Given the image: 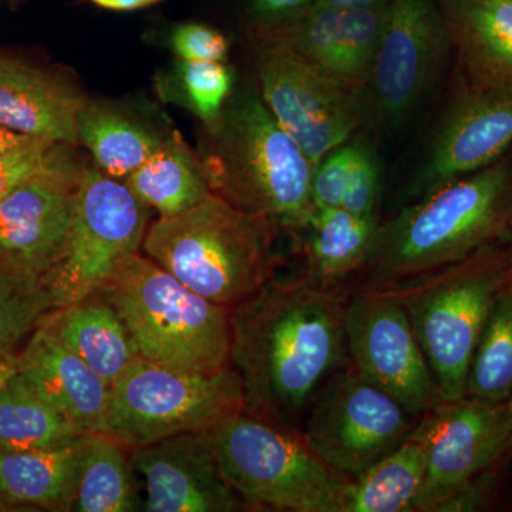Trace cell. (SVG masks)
I'll use <instances>...</instances> for the list:
<instances>
[{
	"label": "cell",
	"instance_id": "cell-1",
	"mask_svg": "<svg viewBox=\"0 0 512 512\" xmlns=\"http://www.w3.org/2000/svg\"><path fill=\"white\" fill-rule=\"evenodd\" d=\"M346 303L311 278L268 281L231 312L232 365L249 412L295 424L342 365Z\"/></svg>",
	"mask_w": 512,
	"mask_h": 512
},
{
	"label": "cell",
	"instance_id": "cell-2",
	"mask_svg": "<svg viewBox=\"0 0 512 512\" xmlns=\"http://www.w3.org/2000/svg\"><path fill=\"white\" fill-rule=\"evenodd\" d=\"M512 220V170L494 163L437 188L386 225L372 254V288L463 261L503 237Z\"/></svg>",
	"mask_w": 512,
	"mask_h": 512
},
{
	"label": "cell",
	"instance_id": "cell-3",
	"mask_svg": "<svg viewBox=\"0 0 512 512\" xmlns=\"http://www.w3.org/2000/svg\"><path fill=\"white\" fill-rule=\"evenodd\" d=\"M204 170L212 191L275 227L308 228L315 165L254 89L228 101Z\"/></svg>",
	"mask_w": 512,
	"mask_h": 512
},
{
	"label": "cell",
	"instance_id": "cell-4",
	"mask_svg": "<svg viewBox=\"0 0 512 512\" xmlns=\"http://www.w3.org/2000/svg\"><path fill=\"white\" fill-rule=\"evenodd\" d=\"M275 228L214 192L183 214L158 218L143 245L191 291L234 308L271 281Z\"/></svg>",
	"mask_w": 512,
	"mask_h": 512
},
{
	"label": "cell",
	"instance_id": "cell-5",
	"mask_svg": "<svg viewBox=\"0 0 512 512\" xmlns=\"http://www.w3.org/2000/svg\"><path fill=\"white\" fill-rule=\"evenodd\" d=\"M130 332L138 356L194 373L231 367V313L198 295L151 258L131 254L96 293Z\"/></svg>",
	"mask_w": 512,
	"mask_h": 512
},
{
	"label": "cell",
	"instance_id": "cell-6",
	"mask_svg": "<svg viewBox=\"0 0 512 512\" xmlns=\"http://www.w3.org/2000/svg\"><path fill=\"white\" fill-rule=\"evenodd\" d=\"M511 275V254L490 245L431 274L377 286L406 309L444 402L466 396L485 320Z\"/></svg>",
	"mask_w": 512,
	"mask_h": 512
},
{
	"label": "cell",
	"instance_id": "cell-7",
	"mask_svg": "<svg viewBox=\"0 0 512 512\" xmlns=\"http://www.w3.org/2000/svg\"><path fill=\"white\" fill-rule=\"evenodd\" d=\"M244 410L200 431L238 497L271 510L336 512L345 477L330 470L303 437Z\"/></svg>",
	"mask_w": 512,
	"mask_h": 512
},
{
	"label": "cell",
	"instance_id": "cell-8",
	"mask_svg": "<svg viewBox=\"0 0 512 512\" xmlns=\"http://www.w3.org/2000/svg\"><path fill=\"white\" fill-rule=\"evenodd\" d=\"M245 409L237 370L194 373L138 356L110 387L100 431L130 450L185 433Z\"/></svg>",
	"mask_w": 512,
	"mask_h": 512
},
{
	"label": "cell",
	"instance_id": "cell-9",
	"mask_svg": "<svg viewBox=\"0 0 512 512\" xmlns=\"http://www.w3.org/2000/svg\"><path fill=\"white\" fill-rule=\"evenodd\" d=\"M148 210L124 181L87 165L72 224L42 278L52 311L96 295L117 266L138 252L146 237Z\"/></svg>",
	"mask_w": 512,
	"mask_h": 512
},
{
	"label": "cell",
	"instance_id": "cell-10",
	"mask_svg": "<svg viewBox=\"0 0 512 512\" xmlns=\"http://www.w3.org/2000/svg\"><path fill=\"white\" fill-rule=\"evenodd\" d=\"M261 97L313 165L349 140L365 119L363 89L266 40L258 57Z\"/></svg>",
	"mask_w": 512,
	"mask_h": 512
},
{
	"label": "cell",
	"instance_id": "cell-11",
	"mask_svg": "<svg viewBox=\"0 0 512 512\" xmlns=\"http://www.w3.org/2000/svg\"><path fill=\"white\" fill-rule=\"evenodd\" d=\"M412 417L359 372L346 370L333 373L318 393L303 440L330 470L355 478L409 436Z\"/></svg>",
	"mask_w": 512,
	"mask_h": 512
},
{
	"label": "cell",
	"instance_id": "cell-12",
	"mask_svg": "<svg viewBox=\"0 0 512 512\" xmlns=\"http://www.w3.org/2000/svg\"><path fill=\"white\" fill-rule=\"evenodd\" d=\"M345 332L356 372L413 417L441 402L409 315L392 293L383 288L357 293L345 306Z\"/></svg>",
	"mask_w": 512,
	"mask_h": 512
},
{
	"label": "cell",
	"instance_id": "cell-13",
	"mask_svg": "<svg viewBox=\"0 0 512 512\" xmlns=\"http://www.w3.org/2000/svg\"><path fill=\"white\" fill-rule=\"evenodd\" d=\"M409 434L426 451V478L417 501V511L423 512H437L512 448L507 404H488L468 396L441 400Z\"/></svg>",
	"mask_w": 512,
	"mask_h": 512
},
{
	"label": "cell",
	"instance_id": "cell-14",
	"mask_svg": "<svg viewBox=\"0 0 512 512\" xmlns=\"http://www.w3.org/2000/svg\"><path fill=\"white\" fill-rule=\"evenodd\" d=\"M87 165L74 146L0 200V264L42 281L72 224Z\"/></svg>",
	"mask_w": 512,
	"mask_h": 512
},
{
	"label": "cell",
	"instance_id": "cell-15",
	"mask_svg": "<svg viewBox=\"0 0 512 512\" xmlns=\"http://www.w3.org/2000/svg\"><path fill=\"white\" fill-rule=\"evenodd\" d=\"M446 39L433 0H389L367 83L384 119L397 124L416 109Z\"/></svg>",
	"mask_w": 512,
	"mask_h": 512
},
{
	"label": "cell",
	"instance_id": "cell-16",
	"mask_svg": "<svg viewBox=\"0 0 512 512\" xmlns=\"http://www.w3.org/2000/svg\"><path fill=\"white\" fill-rule=\"evenodd\" d=\"M144 478L148 512H231L237 493L200 433H185L134 448Z\"/></svg>",
	"mask_w": 512,
	"mask_h": 512
},
{
	"label": "cell",
	"instance_id": "cell-17",
	"mask_svg": "<svg viewBox=\"0 0 512 512\" xmlns=\"http://www.w3.org/2000/svg\"><path fill=\"white\" fill-rule=\"evenodd\" d=\"M387 5L377 8H309L265 40L288 47L322 72L365 89L369 83Z\"/></svg>",
	"mask_w": 512,
	"mask_h": 512
},
{
	"label": "cell",
	"instance_id": "cell-18",
	"mask_svg": "<svg viewBox=\"0 0 512 512\" xmlns=\"http://www.w3.org/2000/svg\"><path fill=\"white\" fill-rule=\"evenodd\" d=\"M512 144V97L468 86L443 120L421 174L424 195L494 164Z\"/></svg>",
	"mask_w": 512,
	"mask_h": 512
},
{
	"label": "cell",
	"instance_id": "cell-19",
	"mask_svg": "<svg viewBox=\"0 0 512 512\" xmlns=\"http://www.w3.org/2000/svg\"><path fill=\"white\" fill-rule=\"evenodd\" d=\"M86 103L80 90L63 77L0 56V126L76 147L79 114Z\"/></svg>",
	"mask_w": 512,
	"mask_h": 512
},
{
	"label": "cell",
	"instance_id": "cell-20",
	"mask_svg": "<svg viewBox=\"0 0 512 512\" xmlns=\"http://www.w3.org/2000/svg\"><path fill=\"white\" fill-rule=\"evenodd\" d=\"M20 375L47 403L86 431H100L110 387L40 323L18 355Z\"/></svg>",
	"mask_w": 512,
	"mask_h": 512
},
{
	"label": "cell",
	"instance_id": "cell-21",
	"mask_svg": "<svg viewBox=\"0 0 512 512\" xmlns=\"http://www.w3.org/2000/svg\"><path fill=\"white\" fill-rule=\"evenodd\" d=\"M468 86L512 97V0H441Z\"/></svg>",
	"mask_w": 512,
	"mask_h": 512
},
{
	"label": "cell",
	"instance_id": "cell-22",
	"mask_svg": "<svg viewBox=\"0 0 512 512\" xmlns=\"http://www.w3.org/2000/svg\"><path fill=\"white\" fill-rule=\"evenodd\" d=\"M84 436L47 450L0 451V511H72Z\"/></svg>",
	"mask_w": 512,
	"mask_h": 512
},
{
	"label": "cell",
	"instance_id": "cell-23",
	"mask_svg": "<svg viewBox=\"0 0 512 512\" xmlns=\"http://www.w3.org/2000/svg\"><path fill=\"white\" fill-rule=\"evenodd\" d=\"M43 322L109 387L138 357L123 319L100 296L53 309Z\"/></svg>",
	"mask_w": 512,
	"mask_h": 512
},
{
	"label": "cell",
	"instance_id": "cell-24",
	"mask_svg": "<svg viewBox=\"0 0 512 512\" xmlns=\"http://www.w3.org/2000/svg\"><path fill=\"white\" fill-rule=\"evenodd\" d=\"M424 478L426 451L409 434L360 476L345 478L336 512L417 511Z\"/></svg>",
	"mask_w": 512,
	"mask_h": 512
},
{
	"label": "cell",
	"instance_id": "cell-25",
	"mask_svg": "<svg viewBox=\"0 0 512 512\" xmlns=\"http://www.w3.org/2000/svg\"><path fill=\"white\" fill-rule=\"evenodd\" d=\"M124 184L160 218L183 214L214 194L204 164L178 134L165 138Z\"/></svg>",
	"mask_w": 512,
	"mask_h": 512
},
{
	"label": "cell",
	"instance_id": "cell-26",
	"mask_svg": "<svg viewBox=\"0 0 512 512\" xmlns=\"http://www.w3.org/2000/svg\"><path fill=\"white\" fill-rule=\"evenodd\" d=\"M309 278L333 288L365 265L379 224L376 217H360L345 208L316 210L308 225Z\"/></svg>",
	"mask_w": 512,
	"mask_h": 512
},
{
	"label": "cell",
	"instance_id": "cell-27",
	"mask_svg": "<svg viewBox=\"0 0 512 512\" xmlns=\"http://www.w3.org/2000/svg\"><path fill=\"white\" fill-rule=\"evenodd\" d=\"M79 143L89 148L101 173L124 181L168 136L113 107L87 101L77 123Z\"/></svg>",
	"mask_w": 512,
	"mask_h": 512
},
{
	"label": "cell",
	"instance_id": "cell-28",
	"mask_svg": "<svg viewBox=\"0 0 512 512\" xmlns=\"http://www.w3.org/2000/svg\"><path fill=\"white\" fill-rule=\"evenodd\" d=\"M86 433L47 403L20 373L0 389V451L63 447Z\"/></svg>",
	"mask_w": 512,
	"mask_h": 512
},
{
	"label": "cell",
	"instance_id": "cell-29",
	"mask_svg": "<svg viewBox=\"0 0 512 512\" xmlns=\"http://www.w3.org/2000/svg\"><path fill=\"white\" fill-rule=\"evenodd\" d=\"M126 448L103 431H89L84 436L72 511L136 510Z\"/></svg>",
	"mask_w": 512,
	"mask_h": 512
},
{
	"label": "cell",
	"instance_id": "cell-30",
	"mask_svg": "<svg viewBox=\"0 0 512 512\" xmlns=\"http://www.w3.org/2000/svg\"><path fill=\"white\" fill-rule=\"evenodd\" d=\"M512 394V275L485 320L468 369L466 396L504 404Z\"/></svg>",
	"mask_w": 512,
	"mask_h": 512
},
{
	"label": "cell",
	"instance_id": "cell-31",
	"mask_svg": "<svg viewBox=\"0 0 512 512\" xmlns=\"http://www.w3.org/2000/svg\"><path fill=\"white\" fill-rule=\"evenodd\" d=\"M234 76L225 62H185L178 60L161 93L198 117L211 133L220 124L231 97Z\"/></svg>",
	"mask_w": 512,
	"mask_h": 512
},
{
	"label": "cell",
	"instance_id": "cell-32",
	"mask_svg": "<svg viewBox=\"0 0 512 512\" xmlns=\"http://www.w3.org/2000/svg\"><path fill=\"white\" fill-rule=\"evenodd\" d=\"M52 311L42 281L0 264V356L18 357L16 350Z\"/></svg>",
	"mask_w": 512,
	"mask_h": 512
},
{
	"label": "cell",
	"instance_id": "cell-33",
	"mask_svg": "<svg viewBox=\"0 0 512 512\" xmlns=\"http://www.w3.org/2000/svg\"><path fill=\"white\" fill-rule=\"evenodd\" d=\"M360 143L342 144L316 165L312 177V201L316 210L342 207Z\"/></svg>",
	"mask_w": 512,
	"mask_h": 512
},
{
	"label": "cell",
	"instance_id": "cell-34",
	"mask_svg": "<svg viewBox=\"0 0 512 512\" xmlns=\"http://www.w3.org/2000/svg\"><path fill=\"white\" fill-rule=\"evenodd\" d=\"M69 144L37 140L0 153V200L20 184L52 165Z\"/></svg>",
	"mask_w": 512,
	"mask_h": 512
},
{
	"label": "cell",
	"instance_id": "cell-35",
	"mask_svg": "<svg viewBox=\"0 0 512 512\" xmlns=\"http://www.w3.org/2000/svg\"><path fill=\"white\" fill-rule=\"evenodd\" d=\"M171 50L185 62H225L229 53L227 37L204 23H181L171 30Z\"/></svg>",
	"mask_w": 512,
	"mask_h": 512
},
{
	"label": "cell",
	"instance_id": "cell-36",
	"mask_svg": "<svg viewBox=\"0 0 512 512\" xmlns=\"http://www.w3.org/2000/svg\"><path fill=\"white\" fill-rule=\"evenodd\" d=\"M379 188L375 156L365 144L360 143L342 208L360 217H376Z\"/></svg>",
	"mask_w": 512,
	"mask_h": 512
},
{
	"label": "cell",
	"instance_id": "cell-37",
	"mask_svg": "<svg viewBox=\"0 0 512 512\" xmlns=\"http://www.w3.org/2000/svg\"><path fill=\"white\" fill-rule=\"evenodd\" d=\"M316 0H251L249 10L261 32H268L301 15Z\"/></svg>",
	"mask_w": 512,
	"mask_h": 512
},
{
	"label": "cell",
	"instance_id": "cell-38",
	"mask_svg": "<svg viewBox=\"0 0 512 512\" xmlns=\"http://www.w3.org/2000/svg\"><path fill=\"white\" fill-rule=\"evenodd\" d=\"M493 495V477L488 471L471 480L457 491L437 512L478 511L488 504Z\"/></svg>",
	"mask_w": 512,
	"mask_h": 512
},
{
	"label": "cell",
	"instance_id": "cell-39",
	"mask_svg": "<svg viewBox=\"0 0 512 512\" xmlns=\"http://www.w3.org/2000/svg\"><path fill=\"white\" fill-rule=\"evenodd\" d=\"M97 8L114 10V12H131V10L146 9L158 5L164 0H90Z\"/></svg>",
	"mask_w": 512,
	"mask_h": 512
},
{
	"label": "cell",
	"instance_id": "cell-40",
	"mask_svg": "<svg viewBox=\"0 0 512 512\" xmlns=\"http://www.w3.org/2000/svg\"><path fill=\"white\" fill-rule=\"evenodd\" d=\"M389 3V0H316L311 8L360 9L377 8Z\"/></svg>",
	"mask_w": 512,
	"mask_h": 512
},
{
	"label": "cell",
	"instance_id": "cell-41",
	"mask_svg": "<svg viewBox=\"0 0 512 512\" xmlns=\"http://www.w3.org/2000/svg\"><path fill=\"white\" fill-rule=\"evenodd\" d=\"M37 140H39V138L15 133V131L9 130V128L0 126V153H6V151L15 150V148L28 146V144L35 143Z\"/></svg>",
	"mask_w": 512,
	"mask_h": 512
},
{
	"label": "cell",
	"instance_id": "cell-42",
	"mask_svg": "<svg viewBox=\"0 0 512 512\" xmlns=\"http://www.w3.org/2000/svg\"><path fill=\"white\" fill-rule=\"evenodd\" d=\"M18 373V357L0 356V389H3Z\"/></svg>",
	"mask_w": 512,
	"mask_h": 512
},
{
	"label": "cell",
	"instance_id": "cell-43",
	"mask_svg": "<svg viewBox=\"0 0 512 512\" xmlns=\"http://www.w3.org/2000/svg\"><path fill=\"white\" fill-rule=\"evenodd\" d=\"M505 404H507L508 413H510V419H511V424H512V394H511L510 399H508V402Z\"/></svg>",
	"mask_w": 512,
	"mask_h": 512
},
{
	"label": "cell",
	"instance_id": "cell-44",
	"mask_svg": "<svg viewBox=\"0 0 512 512\" xmlns=\"http://www.w3.org/2000/svg\"><path fill=\"white\" fill-rule=\"evenodd\" d=\"M511 264H512V252H511Z\"/></svg>",
	"mask_w": 512,
	"mask_h": 512
}]
</instances>
